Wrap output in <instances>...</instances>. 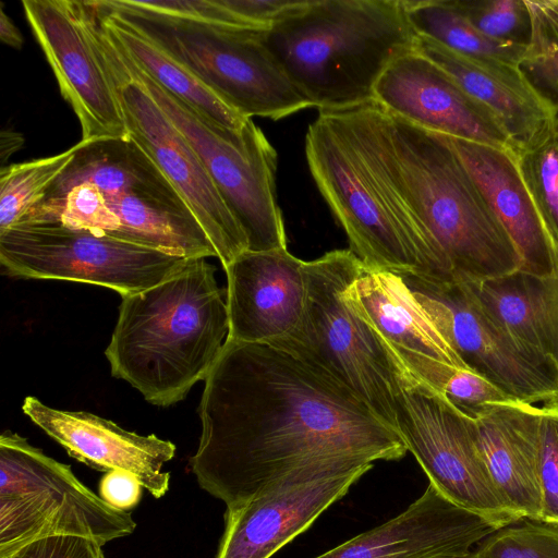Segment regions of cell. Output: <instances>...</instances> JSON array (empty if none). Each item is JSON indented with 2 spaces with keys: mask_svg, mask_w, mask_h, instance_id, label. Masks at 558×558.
Segmentation results:
<instances>
[{
  "mask_svg": "<svg viewBox=\"0 0 558 558\" xmlns=\"http://www.w3.org/2000/svg\"><path fill=\"white\" fill-rule=\"evenodd\" d=\"M204 381L190 466L227 508L301 466L408 452L396 428L350 390L278 345L227 339Z\"/></svg>",
  "mask_w": 558,
  "mask_h": 558,
  "instance_id": "6da1fadb",
  "label": "cell"
},
{
  "mask_svg": "<svg viewBox=\"0 0 558 558\" xmlns=\"http://www.w3.org/2000/svg\"><path fill=\"white\" fill-rule=\"evenodd\" d=\"M442 251L456 279L480 283L521 269V257L447 136L376 102L337 111Z\"/></svg>",
  "mask_w": 558,
  "mask_h": 558,
  "instance_id": "7a4b0ae2",
  "label": "cell"
},
{
  "mask_svg": "<svg viewBox=\"0 0 558 558\" xmlns=\"http://www.w3.org/2000/svg\"><path fill=\"white\" fill-rule=\"evenodd\" d=\"M16 223H60L187 259L217 257L196 217L130 136L77 143L69 166Z\"/></svg>",
  "mask_w": 558,
  "mask_h": 558,
  "instance_id": "3957f363",
  "label": "cell"
},
{
  "mask_svg": "<svg viewBox=\"0 0 558 558\" xmlns=\"http://www.w3.org/2000/svg\"><path fill=\"white\" fill-rule=\"evenodd\" d=\"M215 272L205 258H191L156 286L121 296L105 354L111 375L154 405L183 400L221 354L229 315Z\"/></svg>",
  "mask_w": 558,
  "mask_h": 558,
  "instance_id": "277c9868",
  "label": "cell"
},
{
  "mask_svg": "<svg viewBox=\"0 0 558 558\" xmlns=\"http://www.w3.org/2000/svg\"><path fill=\"white\" fill-rule=\"evenodd\" d=\"M417 38L403 0H303L265 32L272 56L319 111L374 102L384 71Z\"/></svg>",
  "mask_w": 558,
  "mask_h": 558,
  "instance_id": "5b68a950",
  "label": "cell"
},
{
  "mask_svg": "<svg viewBox=\"0 0 558 558\" xmlns=\"http://www.w3.org/2000/svg\"><path fill=\"white\" fill-rule=\"evenodd\" d=\"M94 2L184 66L245 118L276 121L311 107L268 49V29L161 13L138 0Z\"/></svg>",
  "mask_w": 558,
  "mask_h": 558,
  "instance_id": "8992f818",
  "label": "cell"
},
{
  "mask_svg": "<svg viewBox=\"0 0 558 558\" xmlns=\"http://www.w3.org/2000/svg\"><path fill=\"white\" fill-rule=\"evenodd\" d=\"M305 156L322 196L368 268L456 280L441 251L389 202L333 111H319Z\"/></svg>",
  "mask_w": 558,
  "mask_h": 558,
  "instance_id": "52a82bcc",
  "label": "cell"
},
{
  "mask_svg": "<svg viewBox=\"0 0 558 558\" xmlns=\"http://www.w3.org/2000/svg\"><path fill=\"white\" fill-rule=\"evenodd\" d=\"M362 266L350 250L330 251L305 262L302 322L291 338L275 345L350 390L396 428V392L408 372L348 295Z\"/></svg>",
  "mask_w": 558,
  "mask_h": 558,
  "instance_id": "ba28073f",
  "label": "cell"
},
{
  "mask_svg": "<svg viewBox=\"0 0 558 558\" xmlns=\"http://www.w3.org/2000/svg\"><path fill=\"white\" fill-rule=\"evenodd\" d=\"M132 515L108 505L71 466L11 432L0 437V558L36 539L80 536L101 547L134 532Z\"/></svg>",
  "mask_w": 558,
  "mask_h": 558,
  "instance_id": "9c48e42d",
  "label": "cell"
},
{
  "mask_svg": "<svg viewBox=\"0 0 558 558\" xmlns=\"http://www.w3.org/2000/svg\"><path fill=\"white\" fill-rule=\"evenodd\" d=\"M114 48L129 72L202 160L243 230L247 250L260 252L287 247L282 213L276 197L277 153L260 128L252 119L247 120L241 133L218 126L162 88Z\"/></svg>",
  "mask_w": 558,
  "mask_h": 558,
  "instance_id": "30bf717a",
  "label": "cell"
},
{
  "mask_svg": "<svg viewBox=\"0 0 558 558\" xmlns=\"http://www.w3.org/2000/svg\"><path fill=\"white\" fill-rule=\"evenodd\" d=\"M395 427L429 483L457 506L501 529L519 518L496 490L483 461L474 417L407 373L395 399Z\"/></svg>",
  "mask_w": 558,
  "mask_h": 558,
  "instance_id": "8fae6325",
  "label": "cell"
},
{
  "mask_svg": "<svg viewBox=\"0 0 558 558\" xmlns=\"http://www.w3.org/2000/svg\"><path fill=\"white\" fill-rule=\"evenodd\" d=\"M187 262L60 223H16L0 232V263L11 276L101 286L121 296L156 286Z\"/></svg>",
  "mask_w": 558,
  "mask_h": 558,
  "instance_id": "7c38bea8",
  "label": "cell"
},
{
  "mask_svg": "<svg viewBox=\"0 0 558 558\" xmlns=\"http://www.w3.org/2000/svg\"><path fill=\"white\" fill-rule=\"evenodd\" d=\"M416 302L464 364L514 399L558 400V374L533 355L486 311L469 282L399 274Z\"/></svg>",
  "mask_w": 558,
  "mask_h": 558,
  "instance_id": "4fadbf2b",
  "label": "cell"
},
{
  "mask_svg": "<svg viewBox=\"0 0 558 558\" xmlns=\"http://www.w3.org/2000/svg\"><path fill=\"white\" fill-rule=\"evenodd\" d=\"M129 136L160 169L196 217L223 269L247 251V240L202 160L143 85L129 72L119 52L98 29Z\"/></svg>",
  "mask_w": 558,
  "mask_h": 558,
  "instance_id": "5bb4252c",
  "label": "cell"
},
{
  "mask_svg": "<svg viewBox=\"0 0 558 558\" xmlns=\"http://www.w3.org/2000/svg\"><path fill=\"white\" fill-rule=\"evenodd\" d=\"M23 10L82 130L81 141L128 137L98 40L93 1L23 0Z\"/></svg>",
  "mask_w": 558,
  "mask_h": 558,
  "instance_id": "9a60e30c",
  "label": "cell"
},
{
  "mask_svg": "<svg viewBox=\"0 0 558 558\" xmlns=\"http://www.w3.org/2000/svg\"><path fill=\"white\" fill-rule=\"evenodd\" d=\"M373 463L332 461L295 469L227 508L216 558H271L342 499Z\"/></svg>",
  "mask_w": 558,
  "mask_h": 558,
  "instance_id": "2e32d148",
  "label": "cell"
},
{
  "mask_svg": "<svg viewBox=\"0 0 558 558\" xmlns=\"http://www.w3.org/2000/svg\"><path fill=\"white\" fill-rule=\"evenodd\" d=\"M374 98L389 113L428 132L514 153L498 118L415 50L384 71Z\"/></svg>",
  "mask_w": 558,
  "mask_h": 558,
  "instance_id": "e0dca14e",
  "label": "cell"
},
{
  "mask_svg": "<svg viewBox=\"0 0 558 558\" xmlns=\"http://www.w3.org/2000/svg\"><path fill=\"white\" fill-rule=\"evenodd\" d=\"M305 262L287 247L245 251L225 268L229 340L277 344L298 330L305 310Z\"/></svg>",
  "mask_w": 558,
  "mask_h": 558,
  "instance_id": "ac0fdd59",
  "label": "cell"
},
{
  "mask_svg": "<svg viewBox=\"0 0 558 558\" xmlns=\"http://www.w3.org/2000/svg\"><path fill=\"white\" fill-rule=\"evenodd\" d=\"M348 295L400 364L416 379L440 391L454 368L470 369L399 274L363 265Z\"/></svg>",
  "mask_w": 558,
  "mask_h": 558,
  "instance_id": "d6986e66",
  "label": "cell"
},
{
  "mask_svg": "<svg viewBox=\"0 0 558 558\" xmlns=\"http://www.w3.org/2000/svg\"><path fill=\"white\" fill-rule=\"evenodd\" d=\"M498 527L430 483L405 510L315 558H464Z\"/></svg>",
  "mask_w": 558,
  "mask_h": 558,
  "instance_id": "ffe728a7",
  "label": "cell"
},
{
  "mask_svg": "<svg viewBox=\"0 0 558 558\" xmlns=\"http://www.w3.org/2000/svg\"><path fill=\"white\" fill-rule=\"evenodd\" d=\"M22 410L72 458L102 472L129 471L155 498L168 492L170 474L161 469L175 454L173 442L129 432L89 412L57 410L32 396Z\"/></svg>",
  "mask_w": 558,
  "mask_h": 558,
  "instance_id": "44dd1931",
  "label": "cell"
},
{
  "mask_svg": "<svg viewBox=\"0 0 558 558\" xmlns=\"http://www.w3.org/2000/svg\"><path fill=\"white\" fill-rule=\"evenodd\" d=\"M477 445L490 480L519 520L539 522V407L494 403L475 417Z\"/></svg>",
  "mask_w": 558,
  "mask_h": 558,
  "instance_id": "7402d4cb",
  "label": "cell"
},
{
  "mask_svg": "<svg viewBox=\"0 0 558 558\" xmlns=\"http://www.w3.org/2000/svg\"><path fill=\"white\" fill-rule=\"evenodd\" d=\"M447 137L511 238L521 257L520 270L537 276L553 272L558 255L520 175L514 153Z\"/></svg>",
  "mask_w": 558,
  "mask_h": 558,
  "instance_id": "603a6c76",
  "label": "cell"
},
{
  "mask_svg": "<svg viewBox=\"0 0 558 558\" xmlns=\"http://www.w3.org/2000/svg\"><path fill=\"white\" fill-rule=\"evenodd\" d=\"M415 51L446 71L498 118L514 154L557 125L558 116L535 94L518 66L468 58L422 36Z\"/></svg>",
  "mask_w": 558,
  "mask_h": 558,
  "instance_id": "cb8c5ba5",
  "label": "cell"
},
{
  "mask_svg": "<svg viewBox=\"0 0 558 558\" xmlns=\"http://www.w3.org/2000/svg\"><path fill=\"white\" fill-rule=\"evenodd\" d=\"M469 283L486 311L514 341L549 363L558 374V264L545 276L518 270L501 278Z\"/></svg>",
  "mask_w": 558,
  "mask_h": 558,
  "instance_id": "d4e9b609",
  "label": "cell"
},
{
  "mask_svg": "<svg viewBox=\"0 0 558 558\" xmlns=\"http://www.w3.org/2000/svg\"><path fill=\"white\" fill-rule=\"evenodd\" d=\"M102 32L130 60L162 88L218 126L241 133L250 118L230 108L184 66L112 14L97 8Z\"/></svg>",
  "mask_w": 558,
  "mask_h": 558,
  "instance_id": "484cf974",
  "label": "cell"
},
{
  "mask_svg": "<svg viewBox=\"0 0 558 558\" xmlns=\"http://www.w3.org/2000/svg\"><path fill=\"white\" fill-rule=\"evenodd\" d=\"M414 32L461 56L518 66L525 47L495 41L475 28L451 0H403Z\"/></svg>",
  "mask_w": 558,
  "mask_h": 558,
  "instance_id": "4316f807",
  "label": "cell"
},
{
  "mask_svg": "<svg viewBox=\"0 0 558 558\" xmlns=\"http://www.w3.org/2000/svg\"><path fill=\"white\" fill-rule=\"evenodd\" d=\"M530 40L519 70L543 102L558 116V0H525Z\"/></svg>",
  "mask_w": 558,
  "mask_h": 558,
  "instance_id": "83f0119b",
  "label": "cell"
},
{
  "mask_svg": "<svg viewBox=\"0 0 558 558\" xmlns=\"http://www.w3.org/2000/svg\"><path fill=\"white\" fill-rule=\"evenodd\" d=\"M75 145L68 150L0 170V232L15 225L36 204L72 161Z\"/></svg>",
  "mask_w": 558,
  "mask_h": 558,
  "instance_id": "f1b7e54d",
  "label": "cell"
},
{
  "mask_svg": "<svg viewBox=\"0 0 558 558\" xmlns=\"http://www.w3.org/2000/svg\"><path fill=\"white\" fill-rule=\"evenodd\" d=\"M514 156L523 183L558 255V123Z\"/></svg>",
  "mask_w": 558,
  "mask_h": 558,
  "instance_id": "f546056e",
  "label": "cell"
},
{
  "mask_svg": "<svg viewBox=\"0 0 558 558\" xmlns=\"http://www.w3.org/2000/svg\"><path fill=\"white\" fill-rule=\"evenodd\" d=\"M482 34L507 45L526 47L531 16L525 0H451Z\"/></svg>",
  "mask_w": 558,
  "mask_h": 558,
  "instance_id": "4dcf8cb0",
  "label": "cell"
},
{
  "mask_svg": "<svg viewBox=\"0 0 558 558\" xmlns=\"http://www.w3.org/2000/svg\"><path fill=\"white\" fill-rule=\"evenodd\" d=\"M498 529L474 550L481 558H558V527L521 520Z\"/></svg>",
  "mask_w": 558,
  "mask_h": 558,
  "instance_id": "1f68e13d",
  "label": "cell"
},
{
  "mask_svg": "<svg viewBox=\"0 0 558 558\" xmlns=\"http://www.w3.org/2000/svg\"><path fill=\"white\" fill-rule=\"evenodd\" d=\"M539 522L558 527V400L539 407Z\"/></svg>",
  "mask_w": 558,
  "mask_h": 558,
  "instance_id": "d6a6232c",
  "label": "cell"
},
{
  "mask_svg": "<svg viewBox=\"0 0 558 558\" xmlns=\"http://www.w3.org/2000/svg\"><path fill=\"white\" fill-rule=\"evenodd\" d=\"M101 546L80 536H49L36 539L7 558H102Z\"/></svg>",
  "mask_w": 558,
  "mask_h": 558,
  "instance_id": "836d02e7",
  "label": "cell"
},
{
  "mask_svg": "<svg viewBox=\"0 0 558 558\" xmlns=\"http://www.w3.org/2000/svg\"><path fill=\"white\" fill-rule=\"evenodd\" d=\"M303 0H220L221 4L247 25L269 29Z\"/></svg>",
  "mask_w": 558,
  "mask_h": 558,
  "instance_id": "e575fe53",
  "label": "cell"
},
{
  "mask_svg": "<svg viewBox=\"0 0 558 558\" xmlns=\"http://www.w3.org/2000/svg\"><path fill=\"white\" fill-rule=\"evenodd\" d=\"M143 488L131 472L113 470L101 477L99 496L111 507L128 512L138 505Z\"/></svg>",
  "mask_w": 558,
  "mask_h": 558,
  "instance_id": "d590c367",
  "label": "cell"
},
{
  "mask_svg": "<svg viewBox=\"0 0 558 558\" xmlns=\"http://www.w3.org/2000/svg\"><path fill=\"white\" fill-rule=\"evenodd\" d=\"M0 38L2 43L17 50L24 43L20 29L4 12L2 2L0 3Z\"/></svg>",
  "mask_w": 558,
  "mask_h": 558,
  "instance_id": "8d00e7d4",
  "label": "cell"
},
{
  "mask_svg": "<svg viewBox=\"0 0 558 558\" xmlns=\"http://www.w3.org/2000/svg\"><path fill=\"white\" fill-rule=\"evenodd\" d=\"M24 144V137L22 134L13 131H2L0 135V157L1 167L4 166L7 159L17 151Z\"/></svg>",
  "mask_w": 558,
  "mask_h": 558,
  "instance_id": "74e56055",
  "label": "cell"
},
{
  "mask_svg": "<svg viewBox=\"0 0 558 558\" xmlns=\"http://www.w3.org/2000/svg\"><path fill=\"white\" fill-rule=\"evenodd\" d=\"M464 558H481V557H478L477 555H475L474 551H472L469 556H466Z\"/></svg>",
  "mask_w": 558,
  "mask_h": 558,
  "instance_id": "f35d334b",
  "label": "cell"
},
{
  "mask_svg": "<svg viewBox=\"0 0 558 558\" xmlns=\"http://www.w3.org/2000/svg\"><path fill=\"white\" fill-rule=\"evenodd\" d=\"M102 558H105V556Z\"/></svg>",
  "mask_w": 558,
  "mask_h": 558,
  "instance_id": "ab89813d",
  "label": "cell"
}]
</instances>
